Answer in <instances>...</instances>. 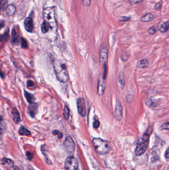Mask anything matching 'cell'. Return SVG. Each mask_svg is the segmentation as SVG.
Masks as SVG:
<instances>
[{
  "label": "cell",
  "mask_w": 169,
  "mask_h": 170,
  "mask_svg": "<svg viewBox=\"0 0 169 170\" xmlns=\"http://www.w3.org/2000/svg\"><path fill=\"white\" fill-rule=\"evenodd\" d=\"M16 7L13 5H9L6 8V12L8 16H13L16 12Z\"/></svg>",
  "instance_id": "obj_16"
},
{
  "label": "cell",
  "mask_w": 169,
  "mask_h": 170,
  "mask_svg": "<svg viewBox=\"0 0 169 170\" xmlns=\"http://www.w3.org/2000/svg\"><path fill=\"white\" fill-rule=\"evenodd\" d=\"M12 118L15 123L18 124L20 121V117L19 113L16 108H14L11 111Z\"/></svg>",
  "instance_id": "obj_13"
},
{
  "label": "cell",
  "mask_w": 169,
  "mask_h": 170,
  "mask_svg": "<svg viewBox=\"0 0 169 170\" xmlns=\"http://www.w3.org/2000/svg\"><path fill=\"white\" fill-rule=\"evenodd\" d=\"M149 64V62L148 60L146 59H143L141 60H139L136 64V66L139 68H143L146 67Z\"/></svg>",
  "instance_id": "obj_17"
},
{
  "label": "cell",
  "mask_w": 169,
  "mask_h": 170,
  "mask_svg": "<svg viewBox=\"0 0 169 170\" xmlns=\"http://www.w3.org/2000/svg\"><path fill=\"white\" fill-rule=\"evenodd\" d=\"M78 167V162L74 157L70 156L67 159L65 162L66 170H77Z\"/></svg>",
  "instance_id": "obj_4"
},
{
  "label": "cell",
  "mask_w": 169,
  "mask_h": 170,
  "mask_svg": "<svg viewBox=\"0 0 169 170\" xmlns=\"http://www.w3.org/2000/svg\"><path fill=\"white\" fill-rule=\"evenodd\" d=\"M63 146L66 151L69 153H72L74 150L75 143L71 137L66 138L63 143Z\"/></svg>",
  "instance_id": "obj_7"
},
{
  "label": "cell",
  "mask_w": 169,
  "mask_h": 170,
  "mask_svg": "<svg viewBox=\"0 0 169 170\" xmlns=\"http://www.w3.org/2000/svg\"><path fill=\"white\" fill-rule=\"evenodd\" d=\"M4 22L3 21H1V28H3V25L5 26V25H4Z\"/></svg>",
  "instance_id": "obj_42"
},
{
  "label": "cell",
  "mask_w": 169,
  "mask_h": 170,
  "mask_svg": "<svg viewBox=\"0 0 169 170\" xmlns=\"http://www.w3.org/2000/svg\"><path fill=\"white\" fill-rule=\"evenodd\" d=\"M1 162H2V164H8V165L10 167H12L13 165H14L12 161L7 158H3Z\"/></svg>",
  "instance_id": "obj_23"
},
{
  "label": "cell",
  "mask_w": 169,
  "mask_h": 170,
  "mask_svg": "<svg viewBox=\"0 0 169 170\" xmlns=\"http://www.w3.org/2000/svg\"><path fill=\"white\" fill-rule=\"evenodd\" d=\"M154 18L153 15L151 13H148L146 15H144L141 18V20L142 22H149L152 20Z\"/></svg>",
  "instance_id": "obj_20"
},
{
  "label": "cell",
  "mask_w": 169,
  "mask_h": 170,
  "mask_svg": "<svg viewBox=\"0 0 169 170\" xmlns=\"http://www.w3.org/2000/svg\"><path fill=\"white\" fill-rule=\"evenodd\" d=\"M142 1V0H129V3L132 5H135V4H137L140 3Z\"/></svg>",
  "instance_id": "obj_33"
},
{
  "label": "cell",
  "mask_w": 169,
  "mask_h": 170,
  "mask_svg": "<svg viewBox=\"0 0 169 170\" xmlns=\"http://www.w3.org/2000/svg\"><path fill=\"white\" fill-rule=\"evenodd\" d=\"M69 115H70V111H69V108L65 106L64 107L63 109V115L64 117V118L66 119H68L69 118Z\"/></svg>",
  "instance_id": "obj_24"
},
{
  "label": "cell",
  "mask_w": 169,
  "mask_h": 170,
  "mask_svg": "<svg viewBox=\"0 0 169 170\" xmlns=\"http://www.w3.org/2000/svg\"><path fill=\"white\" fill-rule=\"evenodd\" d=\"M24 27L27 31L31 32L33 31L34 24L33 21L31 18H27L25 19L24 21Z\"/></svg>",
  "instance_id": "obj_11"
},
{
  "label": "cell",
  "mask_w": 169,
  "mask_h": 170,
  "mask_svg": "<svg viewBox=\"0 0 169 170\" xmlns=\"http://www.w3.org/2000/svg\"><path fill=\"white\" fill-rule=\"evenodd\" d=\"M100 125V122L98 121V120H95L93 124V127L94 128H98Z\"/></svg>",
  "instance_id": "obj_35"
},
{
  "label": "cell",
  "mask_w": 169,
  "mask_h": 170,
  "mask_svg": "<svg viewBox=\"0 0 169 170\" xmlns=\"http://www.w3.org/2000/svg\"><path fill=\"white\" fill-rule=\"evenodd\" d=\"M161 8V5L160 3H157L155 5V9L156 10H159Z\"/></svg>",
  "instance_id": "obj_39"
},
{
  "label": "cell",
  "mask_w": 169,
  "mask_h": 170,
  "mask_svg": "<svg viewBox=\"0 0 169 170\" xmlns=\"http://www.w3.org/2000/svg\"><path fill=\"white\" fill-rule=\"evenodd\" d=\"M24 96L27 99V101L29 104H31L32 103H34V100H35V98L33 96V95L31 94H30L29 93L27 92V91H24Z\"/></svg>",
  "instance_id": "obj_18"
},
{
  "label": "cell",
  "mask_w": 169,
  "mask_h": 170,
  "mask_svg": "<svg viewBox=\"0 0 169 170\" xmlns=\"http://www.w3.org/2000/svg\"><path fill=\"white\" fill-rule=\"evenodd\" d=\"M128 20H129V18L125 17H123L121 18V20L123 21H128Z\"/></svg>",
  "instance_id": "obj_40"
},
{
  "label": "cell",
  "mask_w": 169,
  "mask_h": 170,
  "mask_svg": "<svg viewBox=\"0 0 169 170\" xmlns=\"http://www.w3.org/2000/svg\"><path fill=\"white\" fill-rule=\"evenodd\" d=\"M34 86V83L32 81L29 80L27 82V87L29 88H31Z\"/></svg>",
  "instance_id": "obj_31"
},
{
  "label": "cell",
  "mask_w": 169,
  "mask_h": 170,
  "mask_svg": "<svg viewBox=\"0 0 169 170\" xmlns=\"http://www.w3.org/2000/svg\"><path fill=\"white\" fill-rule=\"evenodd\" d=\"M91 3V0H83V4L84 6H88Z\"/></svg>",
  "instance_id": "obj_36"
},
{
  "label": "cell",
  "mask_w": 169,
  "mask_h": 170,
  "mask_svg": "<svg viewBox=\"0 0 169 170\" xmlns=\"http://www.w3.org/2000/svg\"><path fill=\"white\" fill-rule=\"evenodd\" d=\"M161 129L169 130V122H167L163 123L161 126Z\"/></svg>",
  "instance_id": "obj_29"
},
{
  "label": "cell",
  "mask_w": 169,
  "mask_h": 170,
  "mask_svg": "<svg viewBox=\"0 0 169 170\" xmlns=\"http://www.w3.org/2000/svg\"><path fill=\"white\" fill-rule=\"evenodd\" d=\"M18 41V36L16 31L14 29L11 33V42L13 43H16Z\"/></svg>",
  "instance_id": "obj_22"
},
{
  "label": "cell",
  "mask_w": 169,
  "mask_h": 170,
  "mask_svg": "<svg viewBox=\"0 0 169 170\" xmlns=\"http://www.w3.org/2000/svg\"><path fill=\"white\" fill-rule=\"evenodd\" d=\"M108 57V50L106 46L102 47L99 52V60L101 65L105 67L107 65Z\"/></svg>",
  "instance_id": "obj_5"
},
{
  "label": "cell",
  "mask_w": 169,
  "mask_h": 170,
  "mask_svg": "<svg viewBox=\"0 0 169 170\" xmlns=\"http://www.w3.org/2000/svg\"><path fill=\"white\" fill-rule=\"evenodd\" d=\"M21 45L22 48L24 49H27L28 47V44L27 42V41L23 38H21Z\"/></svg>",
  "instance_id": "obj_27"
},
{
  "label": "cell",
  "mask_w": 169,
  "mask_h": 170,
  "mask_svg": "<svg viewBox=\"0 0 169 170\" xmlns=\"http://www.w3.org/2000/svg\"><path fill=\"white\" fill-rule=\"evenodd\" d=\"M148 32L150 35H154L156 32V29L154 27H151L149 29Z\"/></svg>",
  "instance_id": "obj_32"
},
{
  "label": "cell",
  "mask_w": 169,
  "mask_h": 170,
  "mask_svg": "<svg viewBox=\"0 0 169 170\" xmlns=\"http://www.w3.org/2000/svg\"><path fill=\"white\" fill-rule=\"evenodd\" d=\"M52 28L51 26L47 21L44 20L41 25V30L42 33H46Z\"/></svg>",
  "instance_id": "obj_15"
},
{
  "label": "cell",
  "mask_w": 169,
  "mask_h": 170,
  "mask_svg": "<svg viewBox=\"0 0 169 170\" xmlns=\"http://www.w3.org/2000/svg\"><path fill=\"white\" fill-rule=\"evenodd\" d=\"M105 89V79L103 76H100L99 78L97 87V93L99 95H102Z\"/></svg>",
  "instance_id": "obj_9"
},
{
  "label": "cell",
  "mask_w": 169,
  "mask_h": 170,
  "mask_svg": "<svg viewBox=\"0 0 169 170\" xmlns=\"http://www.w3.org/2000/svg\"><path fill=\"white\" fill-rule=\"evenodd\" d=\"M15 170H20L18 168H16V169H15Z\"/></svg>",
  "instance_id": "obj_43"
},
{
  "label": "cell",
  "mask_w": 169,
  "mask_h": 170,
  "mask_svg": "<svg viewBox=\"0 0 169 170\" xmlns=\"http://www.w3.org/2000/svg\"><path fill=\"white\" fill-rule=\"evenodd\" d=\"M147 146L148 143H146L143 141L142 142L138 143L137 145V146L135 150V155L137 156L142 155L143 154H144L146 151L147 148Z\"/></svg>",
  "instance_id": "obj_8"
},
{
  "label": "cell",
  "mask_w": 169,
  "mask_h": 170,
  "mask_svg": "<svg viewBox=\"0 0 169 170\" xmlns=\"http://www.w3.org/2000/svg\"><path fill=\"white\" fill-rule=\"evenodd\" d=\"M95 151L98 154L103 155L109 151L110 146L108 142L99 138H95L92 140Z\"/></svg>",
  "instance_id": "obj_2"
},
{
  "label": "cell",
  "mask_w": 169,
  "mask_h": 170,
  "mask_svg": "<svg viewBox=\"0 0 169 170\" xmlns=\"http://www.w3.org/2000/svg\"><path fill=\"white\" fill-rule=\"evenodd\" d=\"M53 134L54 135H57L58 136V137L59 138H62L63 136V135H62V133L59 131V130H54L53 131Z\"/></svg>",
  "instance_id": "obj_28"
},
{
  "label": "cell",
  "mask_w": 169,
  "mask_h": 170,
  "mask_svg": "<svg viewBox=\"0 0 169 170\" xmlns=\"http://www.w3.org/2000/svg\"><path fill=\"white\" fill-rule=\"evenodd\" d=\"M9 39V32H6L3 35L1 36V41H7Z\"/></svg>",
  "instance_id": "obj_26"
},
{
  "label": "cell",
  "mask_w": 169,
  "mask_h": 170,
  "mask_svg": "<svg viewBox=\"0 0 169 170\" xmlns=\"http://www.w3.org/2000/svg\"><path fill=\"white\" fill-rule=\"evenodd\" d=\"M43 18L52 27L56 24L55 10L53 7H48L43 10Z\"/></svg>",
  "instance_id": "obj_3"
},
{
  "label": "cell",
  "mask_w": 169,
  "mask_h": 170,
  "mask_svg": "<svg viewBox=\"0 0 169 170\" xmlns=\"http://www.w3.org/2000/svg\"><path fill=\"white\" fill-rule=\"evenodd\" d=\"M38 110V106L35 103H32L30 104L28 108V111L29 115L32 117H34L35 116Z\"/></svg>",
  "instance_id": "obj_12"
},
{
  "label": "cell",
  "mask_w": 169,
  "mask_h": 170,
  "mask_svg": "<svg viewBox=\"0 0 169 170\" xmlns=\"http://www.w3.org/2000/svg\"><path fill=\"white\" fill-rule=\"evenodd\" d=\"M119 82L120 85L122 86V88H123L124 87V84H125V78H124V75L123 73H121L119 76Z\"/></svg>",
  "instance_id": "obj_25"
},
{
  "label": "cell",
  "mask_w": 169,
  "mask_h": 170,
  "mask_svg": "<svg viewBox=\"0 0 169 170\" xmlns=\"http://www.w3.org/2000/svg\"><path fill=\"white\" fill-rule=\"evenodd\" d=\"M19 133L21 135L29 136L31 134V132L29 130L27 129L23 126H21L19 129Z\"/></svg>",
  "instance_id": "obj_21"
},
{
  "label": "cell",
  "mask_w": 169,
  "mask_h": 170,
  "mask_svg": "<svg viewBox=\"0 0 169 170\" xmlns=\"http://www.w3.org/2000/svg\"><path fill=\"white\" fill-rule=\"evenodd\" d=\"M145 104L149 107H155L158 105V101L154 99L149 98L145 101Z\"/></svg>",
  "instance_id": "obj_14"
},
{
  "label": "cell",
  "mask_w": 169,
  "mask_h": 170,
  "mask_svg": "<svg viewBox=\"0 0 169 170\" xmlns=\"http://www.w3.org/2000/svg\"><path fill=\"white\" fill-rule=\"evenodd\" d=\"M76 103L79 114L82 117L85 116L86 114V109L84 99L82 98H80L77 99Z\"/></svg>",
  "instance_id": "obj_6"
},
{
  "label": "cell",
  "mask_w": 169,
  "mask_h": 170,
  "mask_svg": "<svg viewBox=\"0 0 169 170\" xmlns=\"http://www.w3.org/2000/svg\"><path fill=\"white\" fill-rule=\"evenodd\" d=\"M123 116V107L121 103L118 101L116 104V108L115 110V117L118 121L122 119Z\"/></svg>",
  "instance_id": "obj_10"
},
{
  "label": "cell",
  "mask_w": 169,
  "mask_h": 170,
  "mask_svg": "<svg viewBox=\"0 0 169 170\" xmlns=\"http://www.w3.org/2000/svg\"><path fill=\"white\" fill-rule=\"evenodd\" d=\"M54 68L56 76L58 80L61 83H67L69 79L67 67L64 61L56 59L54 61Z\"/></svg>",
  "instance_id": "obj_1"
},
{
  "label": "cell",
  "mask_w": 169,
  "mask_h": 170,
  "mask_svg": "<svg viewBox=\"0 0 169 170\" xmlns=\"http://www.w3.org/2000/svg\"><path fill=\"white\" fill-rule=\"evenodd\" d=\"M7 0H1V10H3L4 9H5V6L7 5Z\"/></svg>",
  "instance_id": "obj_30"
},
{
  "label": "cell",
  "mask_w": 169,
  "mask_h": 170,
  "mask_svg": "<svg viewBox=\"0 0 169 170\" xmlns=\"http://www.w3.org/2000/svg\"><path fill=\"white\" fill-rule=\"evenodd\" d=\"M26 156L28 160H31L33 158V154L30 152H27L26 153Z\"/></svg>",
  "instance_id": "obj_34"
},
{
  "label": "cell",
  "mask_w": 169,
  "mask_h": 170,
  "mask_svg": "<svg viewBox=\"0 0 169 170\" xmlns=\"http://www.w3.org/2000/svg\"><path fill=\"white\" fill-rule=\"evenodd\" d=\"M126 99H127V102L129 103H130L132 101V100H133V96L130 95H128V96L126 97Z\"/></svg>",
  "instance_id": "obj_37"
},
{
  "label": "cell",
  "mask_w": 169,
  "mask_h": 170,
  "mask_svg": "<svg viewBox=\"0 0 169 170\" xmlns=\"http://www.w3.org/2000/svg\"><path fill=\"white\" fill-rule=\"evenodd\" d=\"M165 156L166 159H169V147L167 149L165 154Z\"/></svg>",
  "instance_id": "obj_38"
},
{
  "label": "cell",
  "mask_w": 169,
  "mask_h": 170,
  "mask_svg": "<svg viewBox=\"0 0 169 170\" xmlns=\"http://www.w3.org/2000/svg\"><path fill=\"white\" fill-rule=\"evenodd\" d=\"M169 27L168 22H163L161 24L159 29L161 32H166L169 29Z\"/></svg>",
  "instance_id": "obj_19"
},
{
  "label": "cell",
  "mask_w": 169,
  "mask_h": 170,
  "mask_svg": "<svg viewBox=\"0 0 169 170\" xmlns=\"http://www.w3.org/2000/svg\"><path fill=\"white\" fill-rule=\"evenodd\" d=\"M163 170H169V166H166L164 168Z\"/></svg>",
  "instance_id": "obj_41"
}]
</instances>
